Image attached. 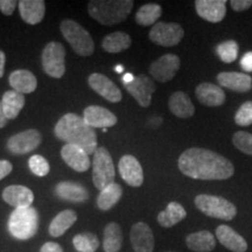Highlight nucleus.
Segmentation results:
<instances>
[{
  "instance_id": "1",
  "label": "nucleus",
  "mask_w": 252,
  "mask_h": 252,
  "mask_svg": "<svg viewBox=\"0 0 252 252\" xmlns=\"http://www.w3.org/2000/svg\"><path fill=\"white\" fill-rule=\"evenodd\" d=\"M179 169L195 180H226L235 173L230 160L210 150L191 147L179 157Z\"/></svg>"
},
{
  "instance_id": "28",
  "label": "nucleus",
  "mask_w": 252,
  "mask_h": 252,
  "mask_svg": "<svg viewBox=\"0 0 252 252\" xmlns=\"http://www.w3.org/2000/svg\"><path fill=\"white\" fill-rule=\"evenodd\" d=\"M187 216V212L184 207L179 202H169L168 206L165 210L158 214V223L162 226V228H172L181 220H184Z\"/></svg>"
},
{
  "instance_id": "8",
  "label": "nucleus",
  "mask_w": 252,
  "mask_h": 252,
  "mask_svg": "<svg viewBox=\"0 0 252 252\" xmlns=\"http://www.w3.org/2000/svg\"><path fill=\"white\" fill-rule=\"evenodd\" d=\"M64 59L65 49L62 43L56 41L47 43L41 56L43 70L50 77L61 78L65 72Z\"/></svg>"
},
{
  "instance_id": "15",
  "label": "nucleus",
  "mask_w": 252,
  "mask_h": 252,
  "mask_svg": "<svg viewBox=\"0 0 252 252\" xmlns=\"http://www.w3.org/2000/svg\"><path fill=\"white\" fill-rule=\"evenodd\" d=\"M130 241L134 252H153L154 250L156 241H154L153 231L144 222H138L132 226Z\"/></svg>"
},
{
  "instance_id": "44",
  "label": "nucleus",
  "mask_w": 252,
  "mask_h": 252,
  "mask_svg": "<svg viewBox=\"0 0 252 252\" xmlns=\"http://www.w3.org/2000/svg\"><path fill=\"white\" fill-rule=\"evenodd\" d=\"M40 252H63L61 245L55 242H47L41 247Z\"/></svg>"
},
{
  "instance_id": "47",
  "label": "nucleus",
  "mask_w": 252,
  "mask_h": 252,
  "mask_svg": "<svg viewBox=\"0 0 252 252\" xmlns=\"http://www.w3.org/2000/svg\"><path fill=\"white\" fill-rule=\"evenodd\" d=\"M161 122H162V121H161V118H158V117H156V118L151 119L149 124H150L151 126H152V127H158V125H159L160 123H161Z\"/></svg>"
},
{
  "instance_id": "34",
  "label": "nucleus",
  "mask_w": 252,
  "mask_h": 252,
  "mask_svg": "<svg viewBox=\"0 0 252 252\" xmlns=\"http://www.w3.org/2000/svg\"><path fill=\"white\" fill-rule=\"evenodd\" d=\"M161 6L158 4H146L138 9L134 19L140 26H151V25H156L158 19L161 17Z\"/></svg>"
},
{
  "instance_id": "22",
  "label": "nucleus",
  "mask_w": 252,
  "mask_h": 252,
  "mask_svg": "<svg viewBox=\"0 0 252 252\" xmlns=\"http://www.w3.org/2000/svg\"><path fill=\"white\" fill-rule=\"evenodd\" d=\"M216 238L225 249L232 252H247V241L231 226L222 224L216 229Z\"/></svg>"
},
{
  "instance_id": "3",
  "label": "nucleus",
  "mask_w": 252,
  "mask_h": 252,
  "mask_svg": "<svg viewBox=\"0 0 252 252\" xmlns=\"http://www.w3.org/2000/svg\"><path fill=\"white\" fill-rule=\"evenodd\" d=\"M132 0H93L88 4L90 17L105 26L124 21L133 8Z\"/></svg>"
},
{
  "instance_id": "40",
  "label": "nucleus",
  "mask_w": 252,
  "mask_h": 252,
  "mask_svg": "<svg viewBox=\"0 0 252 252\" xmlns=\"http://www.w3.org/2000/svg\"><path fill=\"white\" fill-rule=\"evenodd\" d=\"M18 4L15 0H0V11L5 15H12Z\"/></svg>"
},
{
  "instance_id": "17",
  "label": "nucleus",
  "mask_w": 252,
  "mask_h": 252,
  "mask_svg": "<svg viewBox=\"0 0 252 252\" xmlns=\"http://www.w3.org/2000/svg\"><path fill=\"white\" fill-rule=\"evenodd\" d=\"M83 119L93 128H109L117 124V117L110 110L98 105H90L83 112Z\"/></svg>"
},
{
  "instance_id": "36",
  "label": "nucleus",
  "mask_w": 252,
  "mask_h": 252,
  "mask_svg": "<svg viewBox=\"0 0 252 252\" xmlns=\"http://www.w3.org/2000/svg\"><path fill=\"white\" fill-rule=\"evenodd\" d=\"M238 43L234 40H228L224 42H220L216 47V53L220 59V61L224 63H232L238 58Z\"/></svg>"
},
{
  "instance_id": "10",
  "label": "nucleus",
  "mask_w": 252,
  "mask_h": 252,
  "mask_svg": "<svg viewBox=\"0 0 252 252\" xmlns=\"http://www.w3.org/2000/svg\"><path fill=\"white\" fill-rule=\"evenodd\" d=\"M128 94L137 100L143 108H147L152 103V94L156 93V83L152 78L146 75H139L134 77L130 83L123 84Z\"/></svg>"
},
{
  "instance_id": "13",
  "label": "nucleus",
  "mask_w": 252,
  "mask_h": 252,
  "mask_svg": "<svg viewBox=\"0 0 252 252\" xmlns=\"http://www.w3.org/2000/svg\"><path fill=\"white\" fill-rule=\"evenodd\" d=\"M88 83H89L90 88L94 93H97L99 96H102L103 98L109 100V102L118 103L123 98L122 91L105 75L98 74V72L91 74L88 78Z\"/></svg>"
},
{
  "instance_id": "50",
  "label": "nucleus",
  "mask_w": 252,
  "mask_h": 252,
  "mask_svg": "<svg viewBox=\"0 0 252 252\" xmlns=\"http://www.w3.org/2000/svg\"><path fill=\"white\" fill-rule=\"evenodd\" d=\"M166 252H174V251H166Z\"/></svg>"
},
{
  "instance_id": "32",
  "label": "nucleus",
  "mask_w": 252,
  "mask_h": 252,
  "mask_svg": "<svg viewBox=\"0 0 252 252\" xmlns=\"http://www.w3.org/2000/svg\"><path fill=\"white\" fill-rule=\"evenodd\" d=\"M123 245V232L121 225L111 222L104 229L103 250L105 252H119Z\"/></svg>"
},
{
  "instance_id": "7",
  "label": "nucleus",
  "mask_w": 252,
  "mask_h": 252,
  "mask_svg": "<svg viewBox=\"0 0 252 252\" xmlns=\"http://www.w3.org/2000/svg\"><path fill=\"white\" fill-rule=\"evenodd\" d=\"M115 165L111 154L105 147H98L94 153L93 160V181L94 187L103 190L108 186L115 182Z\"/></svg>"
},
{
  "instance_id": "41",
  "label": "nucleus",
  "mask_w": 252,
  "mask_h": 252,
  "mask_svg": "<svg viewBox=\"0 0 252 252\" xmlns=\"http://www.w3.org/2000/svg\"><path fill=\"white\" fill-rule=\"evenodd\" d=\"M230 5H231V8L236 12L247 11L252 6V0H231Z\"/></svg>"
},
{
  "instance_id": "38",
  "label": "nucleus",
  "mask_w": 252,
  "mask_h": 252,
  "mask_svg": "<svg viewBox=\"0 0 252 252\" xmlns=\"http://www.w3.org/2000/svg\"><path fill=\"white\" fill-rule=\"evenodd\" d=\"M28 166H30L31 172L36 176H46L50 171L49 163L42 156L35 154V156L31 157L28 160Z\"/></svg>"
},
{
  "instance_id": "30",
  "label": "nucleus",
  "mask_w": 252,
  "mask_h": 252,
  "mask_svg": "<svg viewBox=\"0 0 252 252\" xmlns=\"http://www.w3.org/2000/svg\"><path fill=\"white\" fill-rule=\"evenodd\" d=\"M25 97L23 94H19L14 90L6 91L2 96L1 105L4 109V113L7 119H15L21 112L25 106Z\"/></svg>"
},
{
  "instance_id": "5",
  "label": "nucleus",
  "mask_w": 252,
  "mask_h": 252,
  "mask_svg": "<svg viewBox=\"0 0 252 252\" xmlns=\"http://www.w3.org/2000/svg\"><path fill=\"white\" fill-rule=\"evenodd\" d=\"M62 35L68 41L74 52L80 56H90L94 54V42L86 28L74 20H63L60 25Z\"/></svg>"
},
{
  "instance_id": "25",
  "label": "nucleus",
  "mask_w": 252,
  "mask_h": 252,
  "mask_svg": "<svg viewBox=\"0 0 252 252\" xmlns=\"http://www.w3.org/2000/svg\"><path fill=\"white\" fill-rule=\"evenodd\" d=\"M9 86L19 94H32L37 87L36 77L30 70L19 69L9 75Z\"/></svg>"
},
{
  "instance_id": "45",
  "label": "nucleus",
  "mask_w": 252,
  "mask_h": 252,
  "mask_svg": "<svg viewBox=\"0 0 252 252\" xmlns=\"http://www.w3.org/2000/svg\"><path fill=\"white\" fill-rule=\"evenodd\" d=\"M5 62H6V56L5 53L2 50H0V78L4 76L5 71Z\"/></svg>"
},
{
  "instance_id": "4",
  "label": "nucleus",
  "mask_w": 252,
  "mask_h": 252,
  "mask_svg": "<svg viewBox=\"0 0 252 252\" xmlns=\"http://www.w3.org/2000/svg\"><path fill=\"white\" fill-rule=\"evenodd\" d=\"M9 234L19 241H27L36 235L39 229V214L33 207L19 208L9 215Z\"/></svg>"
},
{
  "instance_id": "24",
  "label": "nucleus",
  "mask_w": 252,
  "mask_h": 252,
  "mask_svg": "<svg viewBox=\"0 0 252 252\" xmlns=\"http://www.w3.org/2000/svg\"><path fill=\"white\" fill-rule=\"evenodd\" d=\"M18 6L21 18L28 25H37L45 18L46 4L42 0H21Z\"/></svg>"
},
{
  "instance_id": "16",
  "label": "nucleus",
  "mask_w": 252,
  "mask_h": 252,
  "mask_svg": "<svg viewBox=\"0 0 252 252\" xmlns=\"http://www.w3.org/2000/svg\"><path fill=\"white\" fill-rule=\"evenodd\" d=\"M225 0H196L195 9L196 13L203 20L209 23H220L226 14Z\"/></svg>"
},
{
  "instance_id": "11",
  "label": "nucleus",
  "mask_w": 252,
  "mask_h": 252,
  "mask_svg": "<svg viewBox=\"0 0 252 252\" xmlns=\"http://www.w3.org/2000/svg\"><path fill=\"white\" fill-rule=\"evenodd\" d=\"M41 141H42V137L40 132L35 128H30V130L12 135L7 140V150L12 154L21 156V154H27L36 150Z\"/></svg>"
},
{
  "instance_id": "21",
  "label": "nucleus",
  "mask_w": 252,
  "mask_h": 252,
  "mask_svg": "<svg viewBox=\"0 0 252 252\" xmlns=\"http://www.w3.org/2000/svg\"><path fill=\"white\" fill-rule=\"evenodd\" d=\"M198 102L209 108L223 105L225 102V93L220 86L213 83H201L195 89Z\"/></svg>"
},
{
  "instance_id": "19",
  "label": "nucleus",
  "mask_w": 252,
  "mask_h": 252,
  "mask_svg": "<svg viewBox=\"0 0 252 252\" xmlns=\"http://www.w3.org/2000/svg\"><path fill=\"white\" fill-rule=\"evenodd\" d=\"M2 200L9 206L19 208L31 207L34 201V194L30 188L21 185L8 186L2 191Z\"/></svg>"
},
{
  "instance_id": "27",
  "label": "nucleus",
  "mask_w": 252,
  "mask_h": 252,
  "mask_svg": "<svg viewBox=\"0 0 252 252\" xmlns=\"http://www.w3.org/2000/svg\"><path fill=\"white\" fill-rule=\"evenodd\" d=\"M168 108L175 117L189 118L195 113V106L189 96L182 91H176L168 100Z\"/></svg>"
},
{
  "instance_id": "6",
  "label": "nucleus",
  "mask_w": 252,
  "mask_h": 252,
  "mask_svg": "<svg viewBox=\"0 0 252 252\" xmlns=\"http://www.w3.org/2000/svg\"><path fill=\"white\" fill-rule=\"evenodd\" d=\"M194 202L201 213L213 219L231 220L237 215V208L235 204L224 197L200 194L195 197Z\"/></svg>"
},
{
  "instance_id": "2",
  "label": "nucleus",
  "mask_w": 252,
  "mask_h": 252,
  "mask_svg": "<svg viewBox=\"0 0 252 252\" xmlns=\"http://www.w3.org/2000/svg\"><path fill=\"white\" fill-rule=\"evenodd\" d=\"M54 133L60 140L81 147L88 154H94L98 149L94 128L88 125L83 117L75 113H67L60 118L55 125Z\"/></svg>"
},
{
  "instance_id": "42",
  "label": "nucleus",
  "mask_w": 252,
  "mask_h": 252,
  "mask_svg": "<svg viewBox=\"0 0 252 252\" xmlns=\"http://www.w3.org/2000/svg\"><path fill=\"white\" fill-rule=\"evenodd\" d=\"M241 67L244 71L252 72V52H248L241 59Z\"/></svg>"
},
{
  "instance_id": "14",
  "label": "nucleus",
  "mask_w": 252,
  "mask_h": 252,
  "mask_svg": "<svg viewBox=\"0 0 252 252\" xmlns=\"http://www.w3.org/2000/svg\"><path fill=\"white\" fill-rule=\"evenodd\" d=\"M119 174L131 187H140L144 182V171L137 158L130 154L122 157L118 163Z\"/></svg>"
},
{
  "instance_id": "20",
  "label": "nucleus",
  "mask_w": 252,
  "mask_h": 252,
  "mask_svg": "<svg viewBox=\"0 0 252 252\" xmlns=\"http://www.w3.org/2000/svg\"><path fill=\"white\" fill-rule=\"evenodd\" d=\"M217 82L220 88H225L236 93H248L252 89V78L243 72H220Z\"/></svg>"
},
{
  "instance_id": "43",
  "label": "nucleus",
  "mask_w": 252,
  "mask_h": 252,
  "mask_svg": "<svg viewBox=\"0 0 252 252\" xmlns=\"http://www.w3.org/2000/svg\"><path fill=\"white\" fill-rule=\"evenodd\" d=\"M12 169H13V166L11 162L7 160H0V180L6 178L12 172Z\"/></svg>"
},
{
  "instance_id": "48",
  "label": "nucleus",
  "mask_w": 252,
  "mask_h": 252,
  "mask_svg": "<svg viewBox=\"0 0 252 252\" xmlns=\"http://www.w3.org/2000/svg\"><path fill=\"white\" fill-rule=\"evenodd\" d=\"M133 78H134V76H132L131 74H126L125 76L123 77V84H124V83H130V82L133 81Z\"/></svg>"
},
{
  "instance_id": "31",
  "label": "nucleus",
  "mask_w": 252,
  "mask_h": 252,
  "mask_svg": "<svg viewBox=\"0 0 252 252\" xmlns=\"http://www.w3.org/2000/svg\"><path fill=\"white\" fill-rule=\"evenodd\" d=\"M132 40L131 36L125 32H113L103 39L102 47L105 52L117 54L122 53L123 50L128 49L131 47Z\"/></svg>"
},
{
  "instance_id": "18",
  "label": "nucleus",
  "mask_w": 252,
  "mask_h": 252,
  "mask_svg": "<svg viewBox=\"0 0 252 252\" xmlns=\"http://www.w3.org/2000/svg\"><path fill=\"white\" fill-rule=\"evenodd\" d=\"M61 157L64 162L74 171L82 173L90 168L89 154L75 145L65 144L61 150Z\"/></svg>"
},
{
  "instance_id": "29",
  "label": "nucleus",
  "mask_w": 252,
  "mask_h": 252,
  "mask_svg": "<svg viewBox=\"0 0 252 252\" xmlns=\"http://www.w3.org/2000/svg\"><path fill=\"white\" fill-rule=\"evenodd\" d=\"M77 220V214L74 210L67 209L58 214L49 224V235L53 237H60L64 234L69 228L74 225Z\"/></svg>"
},
{
  "instance_id": "49",
  "label": "nucleus",
  "mask_w": 252,
  "mask_h": 252,
  "mask_svg": "<svg viewBox=\"0 0 252 252\" xmlns=\"http://www.w3.org/2000/svg\"><path fill=\"white\" fill-rule=\"evenodd\" d=\"M116 71L122 72L123 71V67H121V65H119V67H116Z\"/></svg>"
},
{
  "instance_id": "35",
  "label": "nucleus",
  "mask_w": 252,
  "mask_h": 252,
  "mask_svg": "<svg viewBox=\"0 0 252 252\" xmlns=\"http://www.w3.org/2000/svg\"><path fill=\"white\" fill-rule=\"evenodd\" d=\"M72 245L78 252H96L99 247V241L93 232H83L72 238Z\"/></svg>"
},
{
  "instance_id": "46",
  "label": "nucleus",
  "mask_w": 252,
  "mask_h": 252,
  "mask_svg": "<svg viewBox=\"0 0 252 252\" xmlns=\"http://www.w3.org/2000/svg\"><path fill=\"white\" fill-rule=\"evenodd\" d=\"M7 121L8 119L6 118V116L4 113V109H2V105H1V102H0V128H2L4 126H6V124H7Z\"/></svg>"
},
{
  "instance_id": "9",
  "label": "nucleus",
  "mask_w": 252,
  "mask_h": 252,
  "mask_svg": "<svg viewBox=\"0 0 252 252\" xmlns=\"http://www.w3.org/2000/svg\"><path fill=\"white\" fill-rule=\"evenodd\" d=\"M184 35V28L176 23H157L150 31V40L161 47L179 45Z\"/></svg>"
},
{
  "instance_id": "12",
  "label": "nucleus",
  "mask_w": 252,
  "mask_h": 252,
  "mask_svg": "<svg viewBox=\"0 0 252 252\" xmlns=\"http://www.w3.org/2000/svg\"><path fill=\"white\" fill-rule=\"evenodd\" d=\"M180 58L175 54H165L150 65V74L160 83H166L174 78L180 69Z\"/></svg>"
},
{
  "instance_id": "23",
  "label": "nucleus",
  "mask_w": 252,
  "mask_h": 252,
  "mask_svg": "<svg viewBox=\"0 0 252 252\" xmlns=\"http://www.w3.org/2000/svg\"><path fill=\"white\" fill-rule=\"evenodd\" d=\"M55 194L61 200L74 203L86 202L89 198V193L83 186L71 181L59 182L55 187Z\"/></svg>"
},
{
  "instance_id": "39",
  "label": "nucleus",
  "mask_w": 252,
  "mask_h": 252,
  "mask_svg": "<svg viewBox=\"0 0 252 252\" xmlns=\"http://www.w3.org/2000/svg\"><path fill=\"white\" fill-rule=\"evenodd\" d=\"M235 122L239 126H250L252 124V102L243 103L235 115Z\"/></svg>"
},
{
  "instance_id": "33",
  "label": "nucleus",
  "mask_w": 252,
  "mask_h": 252,
  "mask_svg": "<svg viewBox=\"0 0 252 252\" xmlns=\"http://www.w3.org/2000/svg\"><path fill=\"white\" fill-rule=\"evenodd\" d=\"M122 195V186L113 182V184L108 186L106 188H104L103 190H100L98 197H97V206L103 212L112 209L118 203V201L121 200Z\"/></svg>"
},
{
  "instance_id": "26",
  "label": "nucleus",
  "mask_w": 252,
  "mask_h": 252,
  "mask_svg": "<svg viewBox=\"0 0 252 252\" xmlns=\"http://www.w3.org/2000/svg\"><path fill=\"white\" fill-rule=\"evenodd\" d=\"M186 245L194 252H212L216 248V238L208 230L189 234L186 237Z\"/></svg>"
},
{
  "instance_id": "37",
  "label": "nucleus",
  "mask_w": 252,
  "mask_h": 252,
  "mask_svg": "<svg viewBox=\"0 0 252 252\" xmlns=\"http://www.w3.org/2000/svg\"><path fill=\"white\" fill-rule=\"evenodd\" d=\"M232 144L241 152L252 156V134L245 131L236 132L232 137Z\"/></svg>"
}]
</instances>
